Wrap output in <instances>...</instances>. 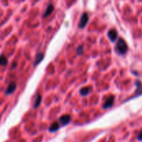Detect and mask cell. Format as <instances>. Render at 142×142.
I'll use <instances>...</instances> for the list:
<instances>
[{
  "label": "cell",
  "instance_id": "cell-3",
  "mask_svg": "<svg viewBox=\"0 0 142 142\" xmlns=\"http://www.w3.org/2000/svg\"><path fill=\"white\" fill-rule=\"evenodd\" d=\"M114 101H115V96H110L106 98V101L103 105V108L104 109H108L110 107H111L114 104Z\"/></svg>",
  "mask_w": 142,
  "mask_h": 142
},
{
  "label": "cell",
  "instance_id": "cell-12",
  "mask_svg": "<svg viewBox=\"0 0 142 142\" xmlns=\"http://www.w3.org/2000/svg\"><path fill=\"white\" fill-rule=\"evenodd\" d=\"M59 128V124L57 123V122H53L51 126H50L49 127V131H51V132H54V131H57Z\"/></svg>",
  "mask_w": 142,
  "mask_h": 142
},
{
  "label": "cell",
  "instance_id": "cell-9",
  "mask_svg": "<svg viewBox=\"0 0 142 142\" xmlns=\"http://www.w3.org/2000/svg\"><path fill=\"white\" fill-rule=\"evenodd\" d=\"M44 57V55L43 53H42V52H38L37 55H36V57H35V61H34V66H37V64H39L40 62L42 61V59H43Z\"/></svg>",
  "mask_w": 142,
  "mask_h": 142
},
{
  "label": "cell",
  "instance_id": "cell-13",
  "mask_svg": "<svg viewBox=\"0 0 142 142\" xmlns=\"http://www.w3.org/2000/svg\"><path fill=\"white\" fill-rule=\"evenodd\" d=\"M1 64H2V66H6L7 64V60L6 57H5L4 55H2V57H1Z\"/></svg>",
  "mask_w": 142,
  "mask_h": 142
},
{
  "label": "cell",
  "instance_id": "cell-8",
  "mask_svg": "<svg viewBox=\"0 0 142 142\" xmlns=\"http://www.w3.org/2000/svg\"><path fill=\"white\" fill-rule=\"evenodd\" d=\"M53 10H54L53 5H52V3H49L48 6L47 7V9H46V11H45L43 16H42V17H47V16H49V15L51 14L52 12H53Z\"/></svg>",
  "mask_w": 142,
  "mask_h": 142
},
{
  "label": "cell",
  "instance_id": "cell-4",
  "mask_svg": "<svg viewBox=\"0 0 142 142\" xmlns=\"http://www.w3.org/2000/svg\"><path fill=\"white\" fill-rule=\"evenodd\" d=\"M107 36H108L109 39L111 40V42H114L117 39V37H118V34H117V32L115 28H111L109 30L108 32V34H107Z\"/></svg>",
  "mask_w": 142,
  "mask_h": 142
},
{
  "label": "cell",
  "instance_id": "cell-15",
  "mask_svg": "<svg viewBox=\"0 0 142 142\" xmlns=\"http://www.w3.org/2000/svg\"><path fill=\"white\" fill-rule=\"evenodd\" d=\"M137 139H138L139 141H142V131H141L139 133V135H138V137H137Z\"/></svg>",
  "mask_w": 142,
  "mask_h": 142
},
{
  "label": "cell",
  "instance_id": "cell-7",
  "mask_svg": "<svg viewBox=\"0 0 142 142\" xmlns=\"http://www.w3.org/2000/svg\"><path fill=\"white\" fill-rule=\"evenodd\" d=\"M136 84L137 86V88H136V92H135V96H141V95H142V84H141V82L139 81H136Z\"/></svg>",
  "mask_w": 142,
  "mask_h": 142
},
{
  "label": "cell",
  "instance_id": "cell-11",
  "mask_svg": "<svg viewBox=\"0 0 142 142\" xmlns=\"http://www.w3.org/2000/svg\"><path fill=\"white\" fill-rule=\"evenodd\" d=\"M41 101H42V96H40L39 94H37L36 96V98H35V101H34V108H37V107L40 106Z\"/></svg>",
  "mask_w": 142,
  "mask_h": 142
},
{
  "label": "cell",
  "instance_id": "cell-2",
  "mask_svg": "<svg viewBox=\"0 0 142 142\" xmlns=\"http://www.w3.org/2000/svg\"><path fill=\"white\" fill-rule=\"evenodd\" d=\"M89 21V15L87 12H83L81 16V19H80L78 27L80 28H84L86 26L87 22Z\"/></svg>",
  "mask_w": 142,
  "mask_h": 142
},
{
  "label": "cell",
  "instance_id": "cell-5",
  "mask_svg": "<svg viewBox=\"0 0 142 142\" xmlns=\"http://www.w3.org/2000/svg\"><path fill=\"white\" fill-rule=\"evenodd\" d=\"M71 121V116H68V115H63L61 117L59 118V122H60V125L61 126H66Z\"/></svg>",
  "mask_w": 142,
  "mask_h": 142
},
{
  "label": "cell",
  "instance_id": "cell-10",
  "mask_svg": "<svg viewBox=\"0 0 142 142\" xmlns=\"http://www.w3.org/2000/svg\"><path fill=\"white\" fill-rule=\"evenodd\" d=\"M91 91V89L90 86H85V87H82L81 89V91H80V94L81 95V96H86V95H88L90 92Z\"/></svg>",
  "mask_w": 142,
  "mask_h": 142
},
{
  "label": "cell",
  "instance_id": "cell-14",
  "mask_svg": "<svg viewBox=\"0 0 142 142\" xmlns=\"http://www.w3.org/2000/svg\"><path fill=\"white\" fill-rule=\"evenodd\" d=\"M76 52H77V54H78V55L82 54V52H83V47L79 46L78 47H77V49H76Z\"/></svg>",
  "mask_w": 142,
  "mask_h": 142
},
{
  "label": "cell",
  "instance_id": "cell-6",
  "mask_svg": "<svg viewBox=\"0 0 142 142\" xmlns=\"http://www.w3.org/2000/svg\"><path fill=\"white\" fill-rule=\"evenodd\" d=\"M16 87H17V84H16V82H14V81L10 82L9 85H8V86H7V91H6V95H10V94H12V92H13V91H15V89H16Z\"/></svg>",
  "mask_w": 142,
  "mask_h": 142
},
{
  "label": "cell",
  "instance_id": "cell-1",
  "mask_svg": "<svg viewBox=\"0 0 142 142\" xmlns=\"http://www.w3.org/2000/svg\"><path fill=\"white\" fill-rule=\"evenodd\" d=\"M127 50H128V47L126 42L124 41L123 38L118 39V42L116 45V52L119 55H124L126 53Z\"/></svg>",
  "mask_w": 142,
  "mask_h": 142
}]
</instances>
